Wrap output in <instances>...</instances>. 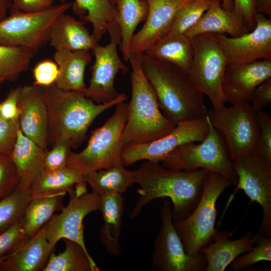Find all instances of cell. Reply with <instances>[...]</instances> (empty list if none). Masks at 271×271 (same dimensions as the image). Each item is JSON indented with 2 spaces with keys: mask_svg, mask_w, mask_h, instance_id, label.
Instances as JSON below:
<instances>
[{
  "mask_svg": "<svg viewBox=\"0 0 271 271\" xmlns=\"http://www.w3.org/2000/svg\"><path fill=\"white\" fill-rule=\"evenodd\" d=\"M193 57L188 70L196 89L210 99L214 109L225 106L222 83L227 65L215 34L203 33L191 40Z\"/></svg>",
  "mask_w": 271,
  "mask_h": 271,
  "instance_id": "cell-8",
  "label": "cell"
},
{
  "mask_svg": "<svg viewBox=\"0 0 271 271\" xmlns=\"http://www.w3.org/2000/svg\"><path fill=\"white\" fill-rule=\"evenodd\" d=\"M72 4L60 3L32 13L11 10L10 15L0 21V44L23 47L37 52L49 41L54 21L71 8Z\"/></svg>",
  "mask_w": 271,
  "mask_h": 271,
  "instance_id": "cell-9",
  "label": "cell"
},
{
  "mask_svg": "<svg viewBox=\"0 0 271 271\" xmlns=\"http://www.w3.org/2000/svg\"><path fill=\"white\" fill-rule=\"evenodd\" d=\"M71 147L65 142H57L50 150H47L44 159L45 170H54L66 167Z\"/></svg>",
  "mask_w": 271,
  "mask_h": 271,
  "instance_id": "cell-42",
  "label": "cell"
},
{
  "mask_svg": "<svg viewBox=\"0 0 271 271\" xmlns=\"http://www.w3.org/2000/svg\"><path fill=\"white\" fill-rule=\"evenodd\" d=\"M250 102L255 112L261 110L271 103V78L262 82L253 91Z\"/></svg>",
  "mask_w": 271,
  "mask_h": 271,
  "instance_id": "cell-45",
  "label": "cell"
},
{
  "mask_svg": "<svg viewBox=\"0 0 271 271\" xmlns=\"http://www.w3.org/2000/svg\"><path fill=\"white\" fill-rule=\"evenodd\" d=\"M141 54L130 53L131 99L121 141L122 145L147 143L163 137L174 129V124L161 111L156 92L145 75Z\"/></svg>",
  "mask_w": 271,
  "mask_h": 271,
  "instance_id": "cell-4",
  "label": "cell"
},
{
  "mask_svg": "<svg viewBox=\"0 0 271 271\" xmlns=\"http://www.w3.org/2000/svg\"><path fill=\"white\" fill-rule=\"evenodd\" d=\"M249 32L242 20L232 12L222 8L221 0H213L210 7L199 20L188 29L184 35L191 40L203 33L227 34L231 37H237Z\"/></svg>",
  "mask_w": 271,
  "mask_h": 271,
  "instance_id": "cell-24",
  "label": "cell"
},
{
  "mask_svg": "<svg viewBox=\"0 0 271 271\" xmlns=\"http://www.w3.org/2000/svg\"><path fill=\"white\" fill-rule=\"evenodd\" d=\"M233 234L228 230H217L212 241L200 249L206 259L205 271H224L237 257L251 249L254 238L251 231L239 238L229 239Z\"/></svg>",
  "mask_w": 271,
  "mask_h": 271,
  "instance_id": "cell-21",
  "label": "cell"
},
{
  "mask_svg": "<svg viewBox=\"0 0 271 271\" xmlns=\"http://www.w3.org/2000/svg\"><path fill=\"white\" fill-rule=\"evenodd\" d=\"M269 78H271V60H269L227 65L222 83L225 102L233 105L250 102L256 87Z\"/></svg>",
  "mask_w": 271,
  "mask_h": 271,
  "instance_id": "cell-18",
  "label": "cell"
},
{
  "mask_svg": "<svg viewBox=\"0 0 271 271\" xmlns=\"http://www.w3.org/2000/svg\"><path fill=\"white\" fill-rule=\"evenodd\" d=\"M206 118L209 128L203 141L177 148L161 163L163 167L176 170H207L225 177L236 186L237 177L225 141L211 124L208 114Z\"/></svg>",
  "mask_w": 271,
  "mask_h": 271,
  "instance_id": "cell-7",
  "label": "cell"
},
{
  "mask_svg": "<svg viewBox=\"0 0 271 271\" xmlns=\"http://www.w3.org/2000/svg\"><path fill=\"white\" fill-rule=\"evenodd\" d=\"M209 128L206 116L179 122L173 130L156 140L124 146L121 154L122 163L124 166H129L141 160L161 162L177 148L188 143L203 141Z\"/></svg>",
  "mask_w": 271,
  "mask_h": 271,
  "instance_id": "cell-13",
  "label": "cell"
},
{
  "mask_svg": "<svg viewBox=\"0 0 271 271\" xmlns=\"http://www.w3.org/2000/svg\"><path fill=\"white\" fill-rule=\"evenodd\" d=\"M35 196L18 187L0 200V234L21 222L28 204Z\"/></svg>",
  "mask_w": 271,
  "mask_h": 271,
  "instance_id": "cell-35",
  "label": "cell"
},
{
  "mask_svg": "<svg viewBox=\"0 0 271 271\" xmlns=\"http://www.w3.org/2000/svg\"><path fill=\"white\" fill-rule=\"evenodd\" d=\"M232 167L237 181L228 204L238 190H243L251 201L257 203L262 209V222L256 234L271 237V164L254 150L232 160Z\"/></svg>",
  "mask_w": 271,
  "mask_h": 271,
  "instance_id": "cell-11",
  "label": "cell"
},
{
  "mask_svg": "<svg viewBox=\"0 0 271 271\" xmlns=\"http://www.w3.org/2000/svg\"><path fill=\"white\" fill-rule=\"evenodd\" d=\"M112 5L115 6V0H110Z\"/></svg>",
  "mask_w": 271,
  "mask_h": 271,
  "instance_id": "cell-52",
  "label": "cell"
},
{
  "mask_svg": "<svg viewBox=\"0 0 271 271\" xmlns=\"http://www.w3.org/2000/svg\"><path fill=\"white\" fill-rule=\"evenodd\" d=\"M19 176L11 155L0 153V200L19 185Z\"/></svg>",
  "mask_w": 271,
  "mask_h": 271,
  "instance_id": "cell-38",
  "label": "cell"
},
{
  "mask_svg": "<svg viewBox=\"0 0 271 271\" xmlns=\"http://www.w3.org/2000/svg\"><path fill=\"white\" fill-rule=\"evenodd\" d=\"M50 46L55 50H92L98 42L82 22L66 14L59 15L53 22L49 33Z\"/></svg>",
  "mask_w": 271,
  "mask_h": 271,
  "instance_id": "cell-22",
  "label": "cell"
},
{
  "mask_svg": "<svg viewBox=\"0 0 271 271\" xmlns=\"http://www.w3.org/2000/svg\"><path fill=\"white\" fill-rule=\"evenodd\" d=\"M20 129L23 134L48 150V116L41 86H21L18 100Z\"/></svg>",
  "mask_w": 271,
  "mask_h": 271,
  "instance_id": "cell-19",
  "label": "cell"
},
{
  "mask_svg": "<svg viewBox=\"0 0 271 271\" xmlns=\"http://www.w3.org/2000/svg\"><path fill=\"white\" fill-rule=\"evenodd\" d=\"M212 2L213 0H194L182 8L176 14L168 33L184 34L199 20Z\"/></svg>",
  "mask_w": 271,
  "mask_h": 271,
  "instance_id": "cell-37",
  "label": "cell"
},
{
  "mask_svg": "<svg viewBox=\"0 0 271 271\" xmlns=\"http://www.w3.org/2000/svg\"><path fill=\"white\" fill-rule=\"evenodd\" d=\"M100 203V196L93 191L71 197L61 212L53 214L43 226L46 238L54 246L62 238L73 241L90 255L84 242L83 221L88 214L99 209Z\"/></svg>",
  "mask_w": 271,
  "mask_h": 271,
  "instance_id": "cell-15",
  "label": "cell"
},
{
  "mask_svg": "<svg viewBox=\"0 0 271 271\" xmlns=\"http://www.w3.org/2000/svg\"><path fill=\"white\" fill-rule=\"evenodd\" d=\"M107 32L110 38L109 43L104 46L97 44L92 50L95 60L89 84L84 93L97 103L110 101L118 96L119 93L114 87L115 77L119 71L123 74L128 72L117 52V46L121 42L119 26L112 27Z\"/></svg>",
  "mask_w": 271,
  "mask_h": 271,
  "instance_id": "cell-14",
  "label": "cell"
},
{
  "mask_svg": "<svg viewBox=\"0 0 271 271\" xmlns=\"http://www.w3.org/2000/svg\"><path fill=\"white\" fill-rule=\"evenodd\" d=\"M209 171L176 170L159 163L145 161L136 171L135 183L140 195L129 218L137 217L144 207L154 200L169 198L173 202V222L183 220L195 209L203 193Z\"/></svg>",
  "mask_w": 271,
  "mask_h": 271,
  "instance_id": "cell-1",
  "label": "cell"
},
{
  "mask_svg": "<svg viewBox=\"0 0 271 271\" xmlns=\"http://www.w3.org/2000/svg\"><path fill=\"white\" fill-rule=\"evenodd\" d=\"M46 151L19 130L11 154L19 176V187L29 191L43 172Z\"/></svg>",
  "mask_w": 271,
  "mask_h": 271,
  "instance_id": "cell-23",
  "label": "cell"
},
{
  "mask_svg": "<svg viewBox=\"0 0 271 271\" xmlns=\"http://www.w3.org/2000/svg\"><path fill=\"white\" fill-rule=\"evenodd\" d=\"M11 9L24 13H37L53 6V0H11Z\"/></svg>",
  "mask_w": 271,
  "mask_h": 271,
  "instance_id": "cell-47",
  "label": "cell"
},
{
  "mask_svg": "<svg viewBox=\"0 0 271 271\" xmlns=\"http://www.w3.org/2000/svg\"><path fill=\"white\" fill-rule=\"evenodd\" d=\"M48 116V141L54 145L65 142L79 146L86 139L89 126L104 111L125 101L127 96L119 93L114 100L97 103L84 93L64 90L55 83L41 86Z\"/></svg>",
  "mask_w": 271,
  "mask_h": 271,
  "instance_id": "cell-2",
  "label": "cell"
},
{
  "mask_svg": "<svg viewBox=\"0 0 271 271\" xmlns=\"http://www.w3.org/2000/svg\"><path fill=\"white\" fill-rule=\"evenodd\" d=\"M253 4L256 13L271 18V0H253Z\"/></svg>",
  "mask_w": 271,
  "mask_h": 271,
  "instance_id": "cell-48",
  "label": "cell"
},
{
  "mask_svg": "<svg viewBox=\"0 0 271 271\" xmlns=\"http://www.w3.org/2000/svg\"><path fill=\"white\" fill-rule=\"evenodd\" d=\"M83 181H85L84 176L67 166L54 170H45L29 191L34 196L65 192H68L72 197L75 195L72 186Z\"/></svg>",
  "mask_w": 271,
  "mask_h": 271,
  "instance_id": "cell-32",
  "label": "cell"
},
{
  "mask_svg": "<svg viewBox=\"0 0 271 271\" xmlns=\"http://www.w3.org/2000/svg\"><path fill=\"white\" fill-rule=\"evenodd\" d=\"M59 74L57 64L55 61L45 59L38 62L33 69L34 84L47 86L55 83Z\"/></svg>",
  "mask_w": 271,
  "mask_h": 271,
  "instance_id": "cell-41",
  "label": "cell"
},
{
  "mask_svg": "<svg viewBox=\"0 0 271 271\" xmlns=\"http://www.w3.org/2000/svg\"><path fill=\"white\" fill-rule=\"evenodd\" d=\"M161 226L154 243L151 269L159 271H205L206 259L200 252L190 256L185 251L173 222L170 201L163 199L160 210Z\"/></svg>",
  "mask_w": 271,
  "mask_h": 271,
  "instance_id": "cell-12",
  "label": "cell"
},
{
  "mask_svg": "<svg viewBox=\"0 0 271 271\" xmlns=\"http://www.w3.org/2000/svg\"><path fill=\"white\" fill-rule=\"evenodd\" d=\"M259 134L255 151L264 160L271 164V119L261 111L256 112Z\"/></svg>",
  "mask_w": 271,
  "mask_h": 271,
  "instance_id": "cell-39",
  "label": "cell"
},
{
  "mask_svg": "<svg viewBox=\"0 0 271 271\" xmlns=\"http://www.w3.org/2000/svg\"><path fill=\"white\" fill-rule=\"evenodd\" d=\"M66 192L36 196L28 204L21 224L25 238L35 235L49 220L54 213L62 210L63 198Z\"/></svg>",
  "mask_w": 271,
  "mask_h": 271,
  "instance_id": "cell-28",
  "label": "cell"
},
{
  "mask_svg": "<svg viewBox=\"0 0 271 271\" xmlns=\"http://www.w3.org/2000/svg\"><path fill=\"white\" fill-rule=\"evenodd\" d=\"M53 57L59 69L56 86L64 90L85 93L87 87L84 73L91 60L89 51L55 50Z\"/></svg>",
  "mask_w": 271,
  "mask_h": 271,
  "instance_id": "cell-25",
  "label": "cell"
},
{
  "mask_svg": "<svg viewBox=\"0 0 271 271\" xmlns=\"http://www.w3.org/2000/svg\"><path fill=\"white\" fill-rule=\"evenodd\" d=\"M221 7L224 10L232 12L233 7V0H222Z\"/></svg>",
  "mask_w": 271,
  "mask_h": 271,
  "instance_id": "cell-50",
  "label": "cell"
},
{
  "mask_svg": "<svg viewBox=\"0 0 271 271\" xmlns=\"http://www.w3.org/2000/svg\"><path fill=\"white\" fill-rule=\"evenodd\" d=\"M122 163L107 169L89 172L84 176L85 181L100 196L111 193L123 194L135 183L134 171L124 168Z\"/></svg>",
  "mask_w": 271,
  "mask_h": 271,
  "instance_id": "cell-31",
  "label": "cell"
},
{
  "mask_svg": "<svg viewBox=\"0 0 271 271\" xmlns=\"http://www.w3.org/2000/svg\"><path fill=\"white\" fill-rule=\"evenodd\" d=\"M43 227L33 237L25 239L0 262V271H43L54 251Z\"/></svg>",
  "mask_w": 271,
  "mask_h": 271,
  "instance_id": "cell-20",
  "label": "cell"
},
{
  "mask_svg": "<svg viewBox=\"0 0 271 271\" xmlns=\"http://www.w3.org/2000/svg\"><path fill=\"white\" fill-rule=\"evenodd\" d=\"M11 7V0H0V21L8 16Z\"/></svg>",
  "mask_w": 271,
  "mask_h": 271,
  "instance_id": "cell-49",
  "label": "cell"
},
{
  "mask_svg": "<svg viewBox=\"0 0 271 271\" xmlns=\"http://www.w3.org/2000/svg\"><path fill=\"white\" fill-rule=\"evenodd\" d=\"M208 115L212 126L223 135L231 161L255 150L259 126L249 102L213 109Z\"/></svg>",
  "mask_w": 271,
  "mask_h": 271,
  "instance_id": "cell-10",
  "label": "cell"
},
{
  "mask_svg": "<svg viewBox=\"0 0 271 271\" xmlns=\"http://www.w3.org/2000/svg\"><path fill=\"white\" fill-rule=\"evenodd\" d=\"M21 86L12 89L6 98L0 103V118L12 119L19 117L18 100Z\"/></svg>",
  "mask_w": 271,
  "mask_h": 271,
  "instance_id": "cell-46",
  "label": "cell"
},
{
  "mask_svg": "<svg viewBox=\"0 0 271 271\" xmlns=\"http://www.w3.org/2000/svg\"><path fill=\"white\" fill-rule=\"evenodd\" d=\"M72 3L73 13L92 25V35L97 42L118 25L115 7L110 0H74Z\"/></svg>",
  "mask_w": 271,
  "mask_h": 271,
  "instance_id": "cell-27",
  "label": "cell"
},
{
  "mask_svg": "<svg viewBox=\"0 0 271 271\" xmlns=\"http://www.w3.org/2000/svg\"><path fill=\"white\" fill-rule=\"evenodd\" d=\"M232 12L243 20L249 31H252L255 22L253 0H233Z\"/></svg>",
  "mask_w": 271,
  "mask_h": 271,
  "instance_id": "cell-44",
  "label": "cell"
},
{
  "mask_svg": "<svg viewBox=\"0 0 271 271\" xmlns=\"http://www.w3.org/2000/svg\"><path fill=\"white\" fill-rule=\"evenodd\" d=\"M36 53L23 47L0 44V76L4 81L15 80L28 69Z\"/></svg>",
  "mask_w": 271,
  "mask_h": 271,
  "instance_id": "cell-34",
  "label": "cell"
},
{
  "mask_svg": "<svg viewBox=\"0 0 271 271\" xmlns=\"http://www.w3.org/2000/svg\"><path fill=\"white\" fill-rule=\"evenodd\" d=\"M64 250L51 254L43 271H99L94 260L78 243L65 239Z\"/></svg>",
  "mask_w": 271,
  "mask_h": 271,
  "instance_id": "cell-33",
  "label": "cell"
},
{
  "mask_svg": "<svg viewBox=\"0 0 271 271\" xmlns=\"http://www.w3.org/2000/svg\"><path fill=\"white\" fill-rule=\"evenodd\" d=\"M231 182L225 177L211 172L207 175L201 199L193 211L186 218L173 222L185 252L195 256L201 248L213 240L217 229L216 204L220 195Z\"/></svg>",
  "mask_w": 271,
  "mask_h": 271,
  "instance_id": "cell-6",
  "label": "cell"
},
{
  "mask_svg": "<svg viewBox=\"0 0 271 271\" xmlns=\"http://www.w3.org/2000/svg\"><path fill=\"white\" fill-rule=\"evenodd\" d=\"M188 72L193 57L191 41L184 34L168 33L145 52Z\"/></svg>",
  "mask_w": 271,
  "mask_h": 271,
  "instance_id": "cell-29",
  "label": "cell"
},
{
  "mask_svg": "<svg viewBox=\"0 0 271 271\" xmlns=\"http://www.w3.org/2000/svg\"><path fill=\"white\" fill-rule=\"evenodd\" d=\"M25 238L21 222L0 234V262Z\"/></svg>",
  "mask_w": 271,
  "mask_h": 271,
  "instance_id": "cell-43",
  "label": "cell"
},
{
  "mask_svg": "<svg viewBox=\"0 0 271 271\" xmlns=\"http://www.w3.org/2000/svg\"><path fill=\"white\" fill-rule=\"evenodd\" d=\"M127 107L124 101L117 104L113 114L101 126L92 131L85 148L79 153L70 152L66 166L84 176L122 163L124 146L121 138L127 119Z\"/></svg>",
  "mask_w": 271,
  "mask_h": 271,
  "instance_id": "cell-5",
  "label": "cell"
},
{
  "mask_svg": "<svg viewBox=\"0 0 271 271\" xmlns=\"http://www.w3.org/2000/svg\"><path fill=\"white\" fill-rule=\"evenodd\" d=\"M141 64L160 108L174 124L207 116L203 94L194 87L187 71L145 53L141 54Z\"/></svg>",
  "mask_w": 271,
  "mask_h": 271,
  "instance_id": "cell-3",
  "label": "cell"
},
{
  "mask_svg": "<svg viewBox=\"0 0 271 271\" xmlns=\"http://www.w3.org/2000/svg\"><path fill=\"white\" fill-rule=\"evenodd\" d=\"M125 200L122 195L111 193L100 196L99 209L103 224L100 230V239L106 251L119 255L122 252L119 242Z\"/></svg>",
  "mask_w": 271,
  "mask_h": 271,
  "instance_id": "cell-26",
  "label": "cell"
},
{
  "mask_svg": "<svg viewBox=\"0 0 271 271\" xmlns=\"http://www.w3.org/2000/svg\"><path fill=\"white\" fill-rule=\"evenodd\" d=\"M148 14L142 29L134 34L131 53L146 52L170 31L177 13L194 0H146Z\"/></svg>",
  "mask_w": 271,
  "mask_h": 271,
  "instance_id": "cell-17",
  "label": "cell"
},
{
  "mask_svg": "<svg viewBox=\"0 0 271 271\" xmlns=\"http://www.w3.org/2000/svg\"><path fill=\"white\" fill-rule=\"evenodd\" d=\"M57 1H58L60 3H63L66 2L67 0H57Z\"/></svg>",
  "mask_w": 271,
  "mask_h": 271,
  "instance_id": "cell-51",
  "label": "cell"
},
{
  "mask_svg": "<svg viewBox=\"0 0 271 271\" xmlns=\"http://www.w3.org/2000/svg\"><path fill=\"white\" fill-rule=\"evenodd\" d=\"M246 253L237 257L231 263V269L238 271L261 261H271V237L254 235L253 244Z\"/></svg>",
  "mask_w": 271,
  "mask_h": 271,
  "instance_id": "cell-36",
  "label": "cell"
},
{
  "mask_svg": "<svg viewBox=\"0 0 271 271\" xmlns=\"http://www.w3.org/2000/svg\"><path fill=\"white\" fill-rule=\"evenodd\" d=\"M115 6L121 35L120 49L123 59L127 61L134 32L140 23L146 21L148 5L146 0H115Z\"/></svg>",
  "mask_w": 271,
  "mask_h": 271,
  "instance_id": "cell-30",
  "label": "cell"
},
{
  "mask_svg": "<svg viewBox=\"0 0 271 271\" xmlns=\"http://www.w3.org/2000/svg\"><path fill=\"white\" fill-rule=\"evenodd\" d=\"M254 19V29L239 37L215 34L227 65L271 60V18L255 13Z\"/></svg>",
  "mask_w": 271,
  "mask_h": 271,
  "instance_id": "cell-16",
  "label": "cell"
},
{
  "mask_svg": "<svg viewBox=\"0 0 271 271\" xmlns=\"http://www.w3.org/2000/svg\"><path fill=\"white\" fill-rule=\"evenodd\" d=\"M4 81V80L3 79V78L1 76H0V84L2 83Z\"/></svg>",
  "mask_w": 271,
  "mask_h": 271,
  "instance_id": "cell-53",
  "label": "cell"
},
{
  "mask_svg": "<svg viewBox=\"0 0 271 271\" xmlns=\"http://www.w3.org/2000/svg\"><path fill=\"white\" fill-rule=\"evenodd\" d=\"M19 129V118L12 119L0 118V153L12 154Z\"/></svg>",
  "mask_w": 271,
  "mask_h": 271,
  "instance_id": "cell-40",
  "label": "cell"
}]
</instances>
